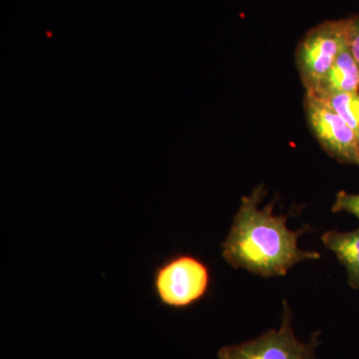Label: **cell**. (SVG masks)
I'll list each match as a JSON object with an SVG mask.
<instances>
[{
    "label": "cell",
    "mask_w": 359,
    "mask_h": 359,
    "mask_svg": "<svg viewBox=\"0 0 359 359\" xmlns=\"http://www.w3.org/2000/svg\"><path fill=\"white\" fill-rule=\"evenodd\" d=\"M314 96L323 100L330 109L340 116L359 137V92L355 93H342L341 92V93Z\"/></svg>",
    "instance_id": "8"
},
{
    "label": "cell",
    "mask_w": 359,
    "mask_h": 359,
    "mask_svg": "<svg viewBox=\"0 0 359 359\" xmlns=\"http://www.w3.org/2000/svg\"><path fill=\"white\" fill-rule=\"evenodd\" d=\"M309 126L323 150L344 164L359 166V137L334 110L313 94L304 96Z\"/></svg>",
    "instance_id": "5"
},
{
    "label": "cell",
    "mask_w": 359,
    "mask_h": 359,
    "mask_svg": "<svg viewBox=\"0 0 359 359\" xmlns=\"http://www.w3.org/2000/svg\"><path fill=\"white\" fill-rule=\"evenodd\" d=\"M266 195L264 185L242 198L228 236L222 243V256L235 269L271 278L285 276L295 264L318 259L320 252H306L297 241L302 230L287 229V215L273 214V204L259 209Z\"/></svg>",
    "instance_id": "1"
},
{
    "label": "cell",
    "mask_w": 359,
    "mask_h": 359,
    "mask_svg": "<svg viewBox=\"0 0 359 359\" xmlns=\"http://www.w3.org/2000/svg\"><path fill=\"white\" fill-rule=\"evenodd\" d=\"M349 20H327L306 32L295 61L306 92L313 91L348 45Z\"/></svg>",
    "instance_id": "3"
},
{
    "label": "cell",
    "mask_w": 359,
    "mask_h": 359,
    "mask_svg": "<svg viewBox=\"0 0 359 359\" xmlns=\"http://www.w3.org/2000/svg\"><path fill=\"white\" fill-rule=\"evenodd\" d=\"M320 332H316L309 341L297 339L292 328V311L283 302L282 325L278 330H271L261 337L222 347L219 359H316V347L320 344Z\"/></svg>",
    "instance_id": "4"
},
{
    "label": "cell",
    "mask_w": 359,
    "mask_h": 359,
    "mask_svg": "<svg viewBox=\"0 0 359 359\" xmlns=\"http://www.w3.org/2000/svg\"><path fill=\"white\" fill-rule=\"evenodd\" d=\"M321 241L346 268L348 285L359 290V228L346 233L327 231L321 236Z\"/></svg>",
    "instance_id": "7"
},
{
    "label": "cell",
    "mask_w": 359,
    "mask_h": 359,
    "mask_svg": "<svg viewBox=\"0 0 359 359\" xmlns=\"http://www.w3.org/2000/svg\"><path fill=\"white\" fill-rule=\"evenodd\" d=\"M211 283V271L204 261L178 252L155 266L151 287L160 306L182 311L202 302L209 294Z\"/></svg>",
    "instance_id": "2"
},
{
    "label": "cell",
    "mask_w": 359,
    "mask_h": 359,
    "mask_svg": "<svg viewBox=\"0 0 359 359\" xmlns=\"http://www.w3.org/2000/svg\"><path fill=\"white\" fill-rule=\"evenodd\" d=\"M359 92V65L349 50L348 45L339 54L316 89L306 93L325 95L330 93Z\"/></svg>",
    "instance_id": "6"
},
{
    "label": "cell",
    "mask_w": 359,
    "mask_h": 359,
    "mask_svg": "<svg viewBox=\"0 0 359 359\" xmlns=\"http://www.w3.org/2000/svg\"><path fill=\"white\" fill-rule=\"evenodd\" d=\"M332 212H346L359 219V194H348L344 191L337 193Z\"/></svg>",
    "instance_id": "9"
},
{
    "label": "cell",
    "mask_w": 359,
    "mask_h": 359,
    "mask_svg": "<svg viewBox=\"0 0 359 359\" xmlns=\"http://www.w3.org/2000/svg\"><path fill=\"white\" fill-rule=\"evenodd\" d=\"M348 47L359 65V15L348 18Z\"/></svg>",
    "instance_id": "10"
}]
</instances>
